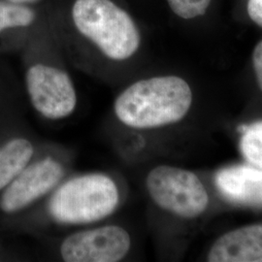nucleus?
I'll list each match as a JSON object with an SVG mask.
<instances>
[{
    "mask_svg": "<svg viewBox=\"0 0 262 262\" xmlns=\"http://www.w3.org/2000/svg\"><path fill=\"white\" fill-rule=\"evenodd\" d=\"M44 7L62 54L90 73L122 72L140 51L142 31L124 0H47Z\"/></svg>",
    "mask_w": 262,
    "mask_h": 262,
    "instance_id": "nucleus-1",
    "label": "nucleus"
},
{
    "mask_svg": "<svg viewBox=\"0 0 262 262\" xmlns=\"http://www.w3.org/2000/svg\"><path fill=\"white\" fill-rule=\"evenodd\" d=\"M24 51V85L28 101L43 118L63 120L75 112V83L62 64V52L48 25L46 12Z\"/></svg>",
    "mask_w": 262,
    "mask_h": 262,
    "instance_id": "nucleus-2",
    "label": "nucleus"
},
{
    "mask_svg": "<svg viewBox=\"0 0 262 262\" xmlns=\"http://www.w3.org/2000/svg\"><path fill=\"white\" fill-rule=\"evenodd\" d=\"M192 104V91L176 75L154 76L127 84L115 98L113 109L124 126L146 130L182 121Z\"/></svg>",
    "mask_w": 262,
    "mask_h": 262,
    "instance_id": "nucleus-3",
    "label": "nucleus"
},
{
    "mask_svg": "<svg viewBox=\"0 0 262 262\" xmlns=\"http://www.w3.org/2000/svg\"><path fill=\"white\" fill-rule=\"evenodd\" d=\"M122 192L112 176L93 172L62 181L48 200V215L57 225H94L112 215L121 205Z\"/></svg>",
    "mask_w": 262,
    "mask_h": 262,
    "instance_id": "nucleus-4",
    "label": "nucleus"
},
{
    "mask_svg": "<svg viewBox=\"0 0 262 262\" xmlns=\"http://www.w3.org/2000/svg\"><path fill=\"white\" fill-rule=\"evenodd\" d=\"M146 188L157 206L182 219H195L209 204L203 183L187 169L165 164L156 166L146 177Z\"/></svg>",
    "mask_w": 262,
    "mask_h": 262,
    "instance_id": "nucleus-5",
    "label": "nucleus"
},
{
    "mask_svg": "<svg viewBox=\"0 0 262 262\" xmlns=\"http://www.w3.org/2000/svg\"><path fill=\"white\" fill-rule=\"evenodd\" d=\"M66 175V165L57 158L35 157L0 192V219H12L26 212L51 194Z\"/></svg>",
    "mask_w": 262,
    "mask_h": 262,
    "instance_id": "nucleus-6",
    "label": "nucleus"
},
{
    "mask_svg": "<svg viewBox=\"0 0 262 262\" xmlns=\"http://www.w3.org/2000/svg\"><path fill=\"white\" fill-rule=\"evenodd\" d=\"M131 236L121 225L84 228L66 236L59 255L66 262H118L130 252Z\"/></svg>",
    "mask_w": 262,
    "mask_h": 262,
    "instance_id": "nucleus-7",
    "label": "nucleus"
},
{
    "mask_svg": "<svg viewBox=\"0 0 262 262\" xmlns=\"http://www.w3.org/2000/svg\"><path fill=\"white\" fill-rule=\"evenodd\" d=\"M45 17V7L0 0V53L26 46Z\"/></svg>",
    "mask_w": 262,
    "mask_h": 262,
    "instance_id": "nucleus-8",
    "label": "nucleus"
},
{
    "mask_svg": "<svg viewBox=\"0 0 262 262\" xmlns=\"http://www.w3.org/2000/svg\"><path fill=\"white\" fill-rule=\"evenodd\" d=\"M208 261L262 262V224L242 226L219 237Z\"/></svg>",
    "mask_w": 262,
    "mask_h": 262,
    "instance_id": "nucleus-9",
    "label": "nucleus"
},
{
    "mask_svg": "<svg viewBox=\"0 0 262 262\" xmlns=\"http://www.w3.org/2000/svg\"><path fill=\"white\" fill-rule=\"evenodd\" d=\"M216 186L235 203L262 207V169L237 165L222 169L216 174Z\"/></svg>",
    "mask_w": 262,
    "mask_h": 262,
    "instance_id": "nucleus-10",
    "label": "nucleus"
},
{
    "mask_svg": "<svg viewBox=\"0 0 262 262\" xmlns=\"http://www.w3.org/2000/svg\"><path fill=\"white\" fill-rule=\"evenodd\" d=\"M36 146L27 135L12 131L0 135V192L36 157Z\"/></svg>",
    "mask_w": 262,
    "mask_h": 262,
    "instance_id": "nucleus-11",
    "label": "nucleus"
},
{
    "mask_svg": "<svg viewBox=\"0 0 262 262\" xmlns=\"http://www.w3.org/2000/svg\"><path fill=\"white\" fill-rule=\"evenodd\" d=\"M240 148L246 159L262 169V122L253 123L244 132Z\"/></svg>",
    "mask_w": 262,
    "mask_h": 262,
    "instance_id": "nucleus-12",
    "label": "nucleus"
},
{
    "mask_svg": "<svg viewBox=\"0 0 262 262\" xmlns=\"http://www.w3.org/2000/svg\"><path fill=\"white\" fill-rule=\"evenodd\" d=\"M169 9L178 18L185 20L203 16L212 0H165Z\"/></svg>",
    "mask_w": 262,
    "mask_h": 262,
    "instance_id": "nucleus-13",
    "label": "nucleus"
},
{
    "mask_svg": "<svg viewBox=\"0 0 262 262\" xmlns=\"http://www.w3.org/2000/svg\"><path fill=\"white\" fill-rule=\"evenodd\" d=\"M253 66L257 84L262 91V40L256 44L253 50Z\"/></svg>",
    "mask_w": 262,
    "mask_h": 262,
    "instance_id": "nucleus-14",
    "label": "nucleus"
},
{
    "mask_svg": "<svg viewBox=\"0 0 262 262\" xmlns=\"http://www.w3.org/2000/svg\"><path fill=\"white\" fill-rule=\"evenodd\" d=\"M247 11L253 23L262 28V0H249Z\"/></svg>",
    "mask_w": 262,
    "mask_h": 262,
    "instance_id": "nucleus-15",
    "label": "nucleus"
},
{
    "mask_svg": "<svg viewBox=\"0 0 262 262\" xmlns=\"http://www.w3.org/2000/svg\"><path fill=\"white\" fill-rule=\"evenodd\" d=\"M15 4L19 5H28V6H42L47 0H7Z\"/></svg>",
    "mask_w": 262,
    "mask_h": 262,
    "instance_id": "nucleus-16",
    "label": "nucleus"
},
{
    "mask_svg": "<svg viewBox=\"0 0 262 262\" xmlns=\"http://www.w3.org/2000/svg\"><path fill=\"white\" fill-rule=\"evenodd\" d=\"M5 88V84H3V79L0 74V108L2 106V98H3V89Z\"/></svg>",
    "mask_w": 262,
    "mask_h": 262,
    "instance_id": "nucleus-17",
    "label": "nucleus"
}]
</instances>
